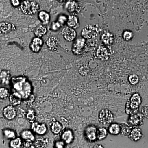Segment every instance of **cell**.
<instances>
[{"mask_svg": "<svg viewBox=\"0 0 148 148\" xmlns=\"http://www.w3.org/2000/svg\"><path fill=\"white\" fill-rule=\"evenodd\" d=\"M61 26V24L59 23V22H53V24H52V29L54 31H56L60 29Z\"/></svg>", "mask_w": 148, "mask_h": 148, "instance_id": "cell-39", "label": "cell"}, {"mask_svg": "<svg viewBox=\"0 0 148 148\" xmlns=\"http://www.w3.org/2000/svg\"><path fill=\"white\" fill-rule=\"evenodd\" d=\"M4 116L7 119L11 120L15 118L16 116V112L13 106H8L5 107L3 110Z\"/></svg>", "mask_w": 148, "mask_h": 148, "instance_id": "cell-11", "label": "cell"}, {"mask_svg": "<svg viewBox=\"0 0 148 148\" xmlns=\"http://www.w3.org/2000/svg\"><path fill=\"white\" fill-rule=\"evenodd\" d=\"M64 143L62 141L57 142L56 144V148H64Z\"/></svg>", "mask_w": 148, "mask_h": 148, "instance_id": "cell-41", "label": "cell"}, {"mask_svg": "<svg viewBox=\"0 0 148 148\" xmlns=\"http://www.w3.org/2000/svg\"><path fill=\"white\" fill-rule=\"evenodd\" d=\"M38 18L44 25L48 24L50 20V16L45 11H41L38 14Z\"/></svg>", "mask_w": 148, "mask_h": 148, "instance_id": "cell-23", "label": "cell"}, {"mask_svg": "<svg viewBox=\"0 0 148 148\" xmlns=\"http://www.w3.org/2000/svg\"><path fill=\"white\" fill-rule=\"evenodd\" d=\"M32 130L39 135H43L47 131V127L44 123H39L34 122L32 125Z\"/></svg>", "mask_w": 148, "mask_h": 148, "instance_id": "cell-10", "label": "cell"}, {"mask_svg": "<svg viewBox=\"0 0 148 148\" xmlns=\"http://www.w3.org/2000/svg\"><path fill=\"white\" fill-rule=\"evenodd\" d=\"M62 34L64 38L68 42L73 41L77 36V33L75 29L68 27L63 29Z\"/></svg>", "mask_w": 148, "mask_h": 148, "instance_id": "cell-7", "label": "cell"}, {"mask_svg": "<svg viewBox=\"0 0 148 148\" xmlns=\"http://www.w3.org/2000/svg\"><path fill=\"white\" fill-rule=\"evenodd\" d=\"M47 143V139H43V138H39L37 139L35 142V148H46Z\"/></svg>", "mask_w": 148, "mask_h": 148, "instance_id": "cell-26", "label": "cell"}, {"mask_svg": "<svg viewBox=\"0 0 148 148\" xmlns=\"http://www.w3.org/2000/svg\"><path fill=\"white\" fill-rule=\"evenodd\" d=\"M96 57L100 60L105 61L108 59L109 55L106 48L103 46H99L95 52Z\"/></svg>", "mask_w": 148, "mask_h": 148, "instance_id": "cell-13", "label": "cell"}, {"mask_svg": "<svg viewBox=\"0 0 148 148\" xmlns=\"http://www.w3.org/2000/svg\"><path fill=\"white\" fill-rule=\"evenodd\" d=\"M88 50L87 44L84 38L77 40L74 43L72 49L73 53L76 55L84 54L87 52Z\"/></svg>", "mask_w": 148, "mask_h": 148, "instance_id": "cell-3", "label": "cell"}, {"mask_svg": "<svg viewBox=\"0 0 148 148\" xmlns=\"http://www.w3.org/2000/svg\"><path fill=\"white\" fill-rule=\"evenodd\" d=\"M141 103L140 95L135 93L132 95L130 100L127 102L125 107V112L128 114L133 115L138 112V108Z\"/></svg>", "mask_w": 148, "mask_h": 148, "instance_id": "cell-1", "label": "cell"}, {"mask_svg": "<svg viewBox=\"0 0 148 148\" xmlns=\"http://www.w3.org/2000/svg\"><path fill=\"white\" fill-rule=\"evenodd\" d=\"M66 8L69 13L72 15H76L79 13L80 7L78 3L75 1H69L66 3Z\"/></svg>", "mask_w": 148, "mask_h": 148, "instance_id": "cell-6", "label": "cell"}, {"mask_svg": "<svg viewBox=\"0 0 148 148\" xmlns=\"http://www.w3.org/2000/svg\"><path fill=\"white\" fill-rule=\"evenodd\" d=\"M62 128L63 127L61 123L56 120L55 118H53L51 119L50 129L53 134L56 135L59 134L62 130Z\"/></svg>", "mask_w": 148, "mask_h": 148, "instance_id": "cell-15", "label": "cell"}, {"mask_svg": "<svg viewBox=\"0 0 148 148\" xmlns=\"http://www.w3.org/2000/svg\"><path fill=\"white\" fill-rule=\"evenodd\" d=\"M73 135L71 130H65L61 135V139L67 144H70L73 140Z\"/></svg>", "mask_w": 148, "mask_h": 148, "instance_id": "cell-19", "label": "cell"}, {"mask_svg": "<svg viewBox=\"0 0 148 148\" xmlns=\"http://www.w3.org/2000/svg\"><path fill=\"white\" fill-rule=\"evenodd\" d=\"M143 116L139 114L131 115L128 119V123L132 126H140L143 124Z\"/></svg>", "mask_w": 148, "mask_h": 148, "instance_id": "cell-12", "label": "cell"}, {"mask_svg": "<svg viewBox=\"0 0 148 148\" xmlns=\"http://www.w3.org/2000/svg\"><path fill=\"white\" fill-rule=\"evenodd\" d=\"M11 3L12 5L15 8L19 6L21 4L20 2L18 0H12V1H11Z\"/></svg>", "mask_w": 148, "mask_h": 148, "instance_id": "cell-40", "label": "cell"}, {"mask_svg": "<svg viewBox=\"0 0 148 148\" xmlns=\"http://www.w3.org/2000/svg\"><path fill=\"white\" fill-rule=\"evenodd\" d=\"M120 126L117 123H113L109 127V132L112 135H118L120 133Z\"/></svg>", "mask_w": 148, "mask_h": 148, "instance_id": "cell-27", "label": "cell"}, {"mask_svg": "<svg viewBox=\"0 0 148 148\" xmlns=\"http://www.w3.org/2000/svg\"><path fill=\"white\" fill-rule=\"evenodd\" d=\"M43 45V41L41 38L38 37L34 38L30 43V48L34 53H38L40 51Z\"/></svg>", "mask_w": 148, "mask_h": 148, "instance_id": "cell-8", "label": "cell"}, {"mask_svg": "<svg viewBox=\"0 0 148 148\" xmlns=\"http://www.w3.org/2000/svg\"><path fill=\"white\" fill-rule=\"evenodd\" d=\"M47 33V29L43 25H40L36 27L34 31V33L36 37L41 38Z\"/></svg>", "mask_w": 148, "mask_h": 148, "instance_id": "cell-20", "label": "cell"}, {"mask_svg": "<svg viewBox=\"0 0 148 148\" xmlns=\"http://www.w3.org/2000/svg\"><path fill=\"white\" fill-rule=\"evenodd\" d=\"M10 146L11 148H20L21 146V141L20 138H16L11 141Z\"/></svg>", "mask_w": 148, "mask_h": 148, "instance_id": "cell-31", "label": "cell"}, {"mask_svg": "<svg viewBox=\"0 0 148 148\" xmlns=\"http://www.w3.org/2000/svg\"><path fill=\"white\" fill-rule=\"evenodd\" d=\"M36 112L34 110L30 109L28 111L27 114V118L30 123H33L36 121Z\"/></svg>", "mask_w": 148, "mask_h": 148, "instance_id": "cell-29", "label": "cell"}, {"mask_svg": "<svg viewBox=\"0 0 148 148\" xmlns=\"http://www.w3.org/2000/svg\"><path fill=\"white\" fill-rule=\"evenodd\" d=\"M23 148H35V146L32 141H26L24 143Z\"/></svg>", "mask_w": 148, "mask_h": 148, "instance_id": "cell-38", "label": "cell"}, {"mask_svg": "<svg viewBox=\"0 0 148 148\" xmlns=\"http://www.w3.org/2000/svg\"><path fill=\"white\" fill-rule=\"evenodd\" d=\"M68 27L73 29H76L79 27V21L78 18L75 15H70L67 21Z\"/></svg>", "mask_w": 148, "mask_h": 148, "instance_id": "cell-16", "label": "cell"}, {"mask_svg": "<svg viewBox=\"0 0 148 148\" xmlns=\"http://www.w3.org/2000/svg\"><path fill=\"white\" fill-rule=\"evenodd\" d=\"M123 37L125 40L129 41L132 38L133 34L132 32L129 31H125L123 34Z\"/></svg>", "mask_w": 148, "mask_h": 148, "instance_id": "cell-36", "label": "cell"}, {"mask_svg": "<svg viewBox=\"0 0 148 148\" xmlns=\"http://www.w3.org/2000/svg\"><path fill=\"white\" fill-rule=\"evenodd\" d=\"M79 74L83 76H86L89 73L90 69L88 66L83 65L80 67L79 70Z\"/></svg>", "mask_w": 148, "mask_h": 148, "instance_id": "cell-32", "label": "cell"}, {"mask_svg": "<svg viewBox=\"0 0 148 148\" xmlns=\"http://www.w3.org/2000/svg\"><path fill=\"white\" fill-rule=\"evenodd\" d=\"M59 42L55 37H51L49 38L46 42V44L49 49L51 51H56L58 49Z\"/></svg>", "mask_w": 148, "mask_h": 148, "instance_id": "cell-14", "label": "cell"}, {"mask_svg": "<svg viewBox=\"0 0 148 148\" xmlns=\"http://www.w3.org/2000/svg\"><path fill=\"white\" fill-rule=\"evenodd\" d=\"M130 83L132 85L137 84L139 82V78L138 76L135 74H132L130 75L128 78Z\"/></svg>", "mask_w": 148, "mask_h": 148, "instance_id": "cell-35", "label": "cell"}, {"mask_svg": "<svg viewBox=\"0 0 148 148\" xmlns=\"http://www.w3.org/2000/svg\"><path fill=\"white\" fill-rule=\"evenodd\" d=\"M12 25L9 22L3 21L0 24V30L1 33L5 34L9 33L13 29Z\"/></svg>", "mask_w": 148, "mask_h": 148, "instance_id": "cell-22", "label": "cell"}, {"mask_svg": "<svg viewBox=\"0 0 148 148\" xmlns=\"http://www.w3.org/2000/svg\"><path fill=\"white\" fill-rule=\"evenodd\" d=\"M107 134V130L105 128H99L97 130V139L100 140H103L106 138Z\"/></svg>", "mask_w": 148, "mask_h": 148, "instance_id": "cell-30", "label": "cell"}, {"mask_svg": "<svg viewBox=\"0 0 148 148\" xmlns=\"http://www.w3.org/2000/svg\"><path fill=\"white\" fill-rule=\"evenodd\" d=\"M98 119L99 121L104 125L110 124L114 120V116L112 112L107 109L102 110L99 113Z\"/></svg>", "mask_w": 148, "mask_h": 148, "instance_id": "cell-5", "label": "cell"}, {"mask_svg": "<svg viewBox=\"0 0 148 148\" xmlns=\"http://www.w3.org/2000/svg\"><path fill=\"white\" fill-rule=\"evenodd\" d=\"M93 148H103V146L100 145H96L93 147Z\"/></svg>", "mask_w": 148, "mask_h": 148, "instance_id": "cell-42", "label": "cell"}, {"mask_svg": "<svg viewBox=\"0 0 148 148\" xmlns=\"http://www.w3.org/2000/svg\"><path fill=\"white\" fill-rule=\"evenodd\" d=\"M4 134L5 137L9 139H15L16 136L14 131L11 129H6L4 130Z\"/></svg>", "mask_w": 148, "mask_h": 148, "instance_id": "cell-33", "label": "cell"}, {"mask_svg": "<svg viewBox=\"0 0 148 148\" xmlns=\"http://www.w3.org/2000/svg\"><path fill=\"white\" fill-rule=\"evenodd\" d=\"M21 138L26 141H30L32 142L34 141L35 136L33 132L29 130H24L21 132Z\"/></svg>", "mask_w": 148, "mask_h": 148, "instance_id": "cell-24", "label": "cell"}, {"mask_svg": "<svg viewBox=\"0 0 148 148\" xmlns=\"http://www.w3.org/2000/svg\"><path fill=\"white\" fill-rule=\"evenodd\" d=\"M142 113L143 116L148 118V105L143 106L142 108Z\"/></svg>", "mask_w": 148, "mask_h": 148, "instance_id": "cell-37", "label": "cell"}, {"mask_svg": "<svg viewBox=\"0 0 148 148\" xmlns=\"http://www.w3.org/2000/svg\"><path fill=\"white\" fill-rule=\"evenodd\" d=\"M86 44H87L88 49L93 50L95 48L97 47L98 41L95 38L90 39L88 40Z\"/></svg>", "mask_w": 148, "mask_h": 148, "instance_id": "cell-28", "label": "cell"}, {"mask_svg": "<svg viewBox=\"0 0 148 148\" xmlns=\"http://www.w3.org/2000/svg\"><path fill=\"white\" fill-rule=\"evenodd\" d=\"M142 136L141 130L138 127H135L132 130L128 137L132 141H137L141 139Z\"/></svg>", "mask_w": 148, "mask_h": 148, "instance_id": "cell-17", "label": "cell"}, {"mask_svg": "<svg viewBox=\"0 0 148 148\" xmlns=\"http://www.w3.org/2000/svg\"><path fill=\"white\" fill-rule=\"evenodd\" d=\"M101 40L105 44L110 45L114 42L113 35L109 32L105 33L101 36Z\"/></svg>", "mask_w": 148, "mask_h": 148, "instance_id": "cell-21", "label": "cell"}, {"mask_svg": "<svg viewBox=\"0 0 148 148\" xmlns=\"http://www.w3.org/2000/svg\"><path fill=\"white\" fill-rule=\"evenodd\" d=\"M9 96V92L8 89L5 88L1 87L0 89V96L2 99H5Z\"/></svg>", "mask_w": 148, "mask_h": 148, "instance_id": "cell-34", "label": "cell"}, {"mask_svg": "<svg viewBox=\"0 0 148 148\" xmlns=\"http://www.w3.org/2000/svg\"><path fill=\"white\" fill-rule=\"evenodd\" d=\"M120 135L122 136H129L132 130L131 127L126 123H122L120 125Z\"/></svg>", "mask_w": 148, "mask_h": 148, "instance_id": "cell-25", "label": "cell"}, {"mask_svg": "<svg viewBox=\"0 0 148 148\" xmlns=\"http://www.w3.org/2000/svg\"><path fill=\"white\" fill-rule=\"evenodd\" d=\"M97 130L96 127L90 126L87 127L85 130V136L88 141L93 142L97 139Z\"/></svg>", "mask_w": 148, "mask_h": 148, "instance_id": "cell-9", "label": "cell"}, {"mask_svg": "<svg viewBox=\"0 0 148 148\" xmlns=\"http://www.w3.org/2000/svg\"><path fill=\"white\" fill-rule=\"evenodd\" d=\"M99 32L98 28L88 25L82 29L81 34L84 38L89 40L95 38L98 36Z\"/></svg>", "mask_w": 148, "mask_h": 148, "instance_id": "cell-4", "label": "cell"}, {"mask_svg": "<svg viewBox=\"0 0 148 148\" xmlns=\"http://www.w3.org/2000/svg\"><path fill=\"white\" fill-rule=\"evenodd\" d=\"M39 8V5L34 1H23L21 4L22 12L28 15H32L37 13Z\"/></svg>", "mask_w": 148, "mask_h": 148, "instance_id": "cell-2", "label": "cell"}, {"mask_svg": "<svg viewBox=\"0 0 148 148\" xmlns=\"http://www.w3.org/2000/svg\"><path fill=\"white\" fill-rule=\"evenodd\" d=\"M9 100L11 106H18L21 103V95L17 92H14L10 95Z\"/></svg>", "mask_w": 148, "mask_h": 148, "instance_id": "cell-18", "label": "cell"}]
</instances>
